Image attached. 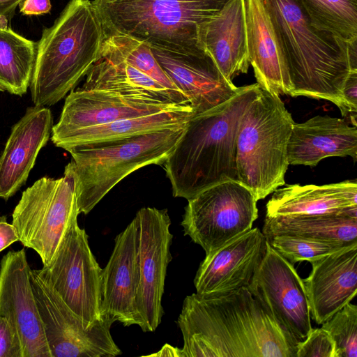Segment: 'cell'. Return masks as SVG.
I'll return each mask as SVG.
<instances>
[{"label": "cell", "mask_w": 357, "mask_h": 357, "mask_svg": "<svg viewBox=\"0 0 357 357\" xmlns=\"http://www.w3.org/2000/svg\"><path fill=\"white\" fill-rule=\"evenodd\" d=\"M177 324L183 339L182 357H296L299 342L248 287L187 296Z\"/></svg>", "instance_id": "cell-1"}, {"label": "cell", "mask_w": 357, "mask_h": 357, "mask_svg": "<svg viewBox=\"0 0 357 357\" xmlns=\"http://www.w3.org/2000/svg\"><path fill=\"white\" fill-rule=\"evenodd\" d=\"M280 40L292 97L331 101L342 112V89L357 70V42L314 27L300 0H263Z\"/></svg>", "instance_id": "cell-2"}, {"label": "cell", "mask_w": 357, "mask_h": 357, "mask_svg": "<svg viewBox=\"0 0 357 357\" xmlns=\"http://www.w3.org/2000/svg\"><path fill=\"white\" fill-rule=\"evenodd\" d=\"M259 87L257 83L241 86L225 102L189 119L163 163L174 197L188 200L218 183L238 181V127Z\"/></svg>", "instance_id": "cell-3"}, {"label": "cell", "mask_w": 357, "mask_h": 357, "mask_svg": "<svg viewBox=\"0 0 357 357\" xmlns=\"http://www.w3.org/2000/svg\"><path fill=\"white\" fill-rule=\"evenodd\" d=\"M105 29L93 1L70 0L36 43L30 90L34 105L63 99L101 59Z\"/></svg>", "instance_id": "cell-4"}, {"label": "cell", "mask_w": 357, "mask_h": 357, "mask_svg": "<svg viewBox=\"0 0 357 357\" xmlns=\"http://www.w3.org/2000/svg\"><path fill=\"white\" fill-rule=\"evenodd\" d=\"M185 125L68 149L73 159L66 167L74 177L79 214H88L133 172L147 165L163 164Z\"/></svg>", "instance_id": "cell-5"}, {"label": "cell", "mask_w": 357, "mask_h": 357, "mask_svg": "<svg viewBox=\"0 0 357 357\" xmlns=\"http://www.w3.org/2000/svg\"><path fill=\"white\" fill-rule=\"evenodd\" d=\"M294 123L279 95L259 86L241 116L236 155L238 181L257 201L285 184Z\"/></svg>", "instance_id": "cell-6"}, {"label": "cell", "mask_w": 357, "mask_h": 357, "mask_svg": "<svg viewBox=\"0 0 357 357\" xmlns=\"http://www.w3.org/2000/svg\"><path fill=\"white\" fill-rule=\"evenodd\" d=\"M227 1L93 0L106 33H121L148 43L178 47H202L201 28Z\"/></svg>", "instance_id": "cell-7"}, {"label": "cell", "mask_w": 357, "mask_h": 357, "mask_svg": "<svg viewBox=\"0 0 357 357\" xmlns=\"http://www.w3.org/2000/svg\"><path fill=\"white\" fill-rule=\"evenodd\" d=\"M78 215L74 177L65 167L63 177H43L22 192L13 212L12 224L19 241L36 251L46 266Z\"/></svg>", "instance_id": "cell-8"}, {"label": "cell", "mask_w": 357, "mask_h": 357, "mask_svg": "<svg viewBox=\"0 0 357 357\" xmlns=\"http://www.w3.org/2000/svg\"><path fill=\"white\" fill-rule=\"evenodd\" d=\"M188 201L181 226L206 255L250 229L258 218L257 200L237 180L218 183Z\"/></svg>", "instance_id": "cell-9"}, {"label": "cell", "mask_w": 357, "mask_h": 357, "mask_svg": "<svg viewBox=\"0 0 357 357\" xmlns=\"http://www.w3.org/2000/svg\"><path fill=\"white\" fill-rule=\"evenodd\" d=\"M38 272L86 324L93 326L102 320V269L90 249L88 235L77 224V218L68 225L50 264Z\"/></svg>", "instance_id": "cell-10"}, {"label": "cell", "mask_w": 357, "mask_h": 357, "mask_svg": "<svg viewBox=\"0 0 357 357\" xmlns=\"http://www.w3.org/2000/svg\"><path fill=\"white\" fill-rule=\"evenodd\" d=\"M29 278L52 357H114L122 354L110 333L111 318L89 326L31 269Z\"/></svg>", "instance_id": "cell-11"}, {"label": "cell", "mask_w": 357, "mask_h": 357, "mask_svg": "<svg viewBox=\"0 0 357 357\" xmlns=\"http://www.w3.org/2000/svg\"><path fill=\"white\" fill-rule=\"evenodd\" d=\"M248 289L266 312L299 342L312 329L303 280L294 264L267 241L264 256Z\"/></svg>", "instance_id": "cell-12"}, {"label": "cell", "mask_w": 357, "mask_h": 357, "mask_svg": "<svg viewBox=\"0 0 357 357\" xmlns=\"http://www.w3.org/2000/svg\"><path fill=\"white\" fill-rule=\"evenodd\" d=\"M137 231L139 284L138 310L144 332L154 331L163 314L162 297L172 259L171 220L167 209L144 207L134 218Z\"/></svg>", "instance_id": "cell-13"}, {"label": "cell", "mask_w": 357, "mask_h": 357, "mask_svg": "<svg viewBox=\"0 0 357 357\" xmlns=\"http://www.w3.org/2000/svg\"><path fill=\"white\" fill-rule=\"evenodd\" d=\"M149 44L162 69L189 100L194 115L218 106L238 91L239 87L223 76L204 47Z\"/></svg>", "instance_id": "cell-14"}, {"label": "cell", "mask_w": 357, "mask_h": 357, "mask_svg": "<svg viewBox=\"0 0 357 357\" xmlns=\"http://www.w3.org/2000/svg\"><path fill=\"white\" fill-rule=\"evenodd\" d=\"M24 248L10 251L0 261V317L20 338L23 357H52L32 290Z\"/></svg>", "instance_id": "cell-15"}, {"label": "cell", "mask_w": 357, "mask_h": 357, "mask_svg": "<svg viewBox=\"0 0 357 357\" xmlns=\"http://www.w3.org/2000/svg\"><path fill=\"white\" fill-rule=\"evenodd\" d=\"M266 248V236L252 227L206 255L194 279L196 293L223 294L248 287Z\"/></svg>", "instance_id": "cell-16"}, {"label": "cell", "mask_w": 357, "mask_h": 357, "mask_svg": "<svg viewBox=\"0 0 357 357\" xmlns=\"http://www.w3.org/2000/svg\"><path fill=\"white\" fill-rule=\"evenodd\" d=\"M139 275L138 241L135 220L115 238L110 258L102 269L101 316L119 321L125 326L142 321L138 310Z\"/></svg>", "instance_id": "cell-17"}, {"label": "cell", "mask_w": 357, "mask_h": 357, "mask_svg": "<svg viewBox=\"0 0 357 357\" xmlns=\"http://www.w3.org/2000/svg\"><path fill=\"white\" fill-rule=\"evenodd\" d=\"M183 105H190L164 103L82 87L73 89L65 100L59 121L53 125L51 139L54 142L78 129L156 113Z\"/></svg>", "instance_id": "cell-18"}, {"label": "cell", "mask_w": 357, "mask_h": 357, "mask_svg": "<svg viewBox=\"0 0 357 357\" xmlns=\"http://www.w3.org/2000/svg\"><path fill=\"white\" fill-rule=\"evenodd\" d=\"M303 280L311 318L321 325L350 303L357 292V243L310 262Z\"/></svg>", "instance_id": "cell-19"}, {"label": "cell", "mask_w": 357, "mask_h": 357, "mask_svg": "<svg viewBox=\"0 0 357 357\" xmlns=\"http://www.w3.org/2000/svg\"><path fill=\"white\" fill-rule=\"evenodd\" d=\"M52 127L50 109L37 105L28 107L13 126L0 155V198L8 199L25 183Z\"/></svg>", "instance_id": "cell-20"}, {"label": "cell", "mask_w": 357, "mask_h": 357, "mask_svg": "<svg viewBox=\"0 0 357 357\" xmlns=\"http://www.w3.org/2000/svg\"><path fill=\"white\" fill-rule=\"evenodd\" d=\"M247 46L257 83L278 95H289L283 49L263 0H245Z\"/></svg>", "instance_id": "cell-21"}, {"label": "cell", "mask_w": 357, "mask_h": 357, "mask_svg": "<svg viewBox=\"0 0 357 357\" xmlns=\"http://www.w3.org/2000/svg\"><path fill=\"white\" fill-rule=\"evenodd\" d=\"M289 165L316 166L332 156L357 159V128L346 120L317 115L294 123L287 146Z\"/></svg>", "instance_id": "cell-22"}, {"label": "cell", "mask_w": 357, "mask_h": 357, "mask_svg": "<svg viewBox=\"0 0 357 357\" xmlns=\"http://www.w3.org/2000/svg\"><path fill=\"white\" fill-rule=\"evenodd\" d=\"M199 42L230 82L247 73L250 61L247 46L245 0H228L201 28Z\"/></svg>", "instance_id": "cell-23"}, {"label": "cell", "mask_w": 357, "mask_h": 357, "mask_svg": "<svg viewBox=\"0 0 357 357\" xmlns=\"http://www.w3.org/2000/svg\"><path fill=\"white\" fill-rule=\"evenodd\" d=\"M266 205V216L342 214L357 217V182L284 185Z\"/></svg>", "instance_id": "cell-24"}, {"label": "cell", "mask_w": 357, "mask_h": 357, "mask_svg": "<svg viewBox=\"0 0 357 357\" xmlns=\"http://www.w3.org/2000/svg\"><path fill=\"white\" fill-rule=\"evenodd\" d=\"M194 115L190 105L119 119L72 131L52 142L57 147L70 148L91 143L123 139L135 135L185 126Z\"/></svg>", "instance_id": "cell-25"}, {"label": "cell", "mask_w": 357, "mask_h": 357, "mask_svg": "<svg viewBox=\"0 0 357 357\" xmlns=\"http://www.w3.org/2000/svg\"><path fill=\"white\" fill-rule=\"evenodd\" d=\"M82 88L164 103L190 105L188 100L169 91L126 62L115 59H99L86 75Z\"/></svg>", "instance_id": "cell-26"}, {"label": "cell", "mask_w": 357, "mask_h": 357, "mask_svg": "<svg viewBox=\"0 0 357 357\" xmlns=\"http://www.w3.org/2000/svg\"><path fill=\"white\" fill-rule=\"evenodd\" d=\"M266 238L287 235L350 245L357 242V217L342 214L265 216Z\"/></svg>", "instance_id": "cell-27"}, {"label": "cell", "mask_w": 357, "mask_h": 357, "mask_svg": "<svg viewBox=\"0 0 357 357\" xmlns=\"http://www.w3.org/2000/svg\"><path fill=\"white\" fill-rule=\"evenodd\" d=\"M36 43L0 26V91L22 96L30 86Z\"/></svg>", "instance_id": "cell-28"}, {"label": "cell", "mask_w": 357, "mask_h": 357, "mask_svg": "<svg viewBox=\"0 0 357 357\" xmlns=\"http://www.w3.org/2000/svg\"><path fill=\"white\" fill-rule=\"evenodd\" d=\"M101 58L123 61L149 76L169 91L188 100L162 69L150 45L146 41L128 34L105 32L101 48Z\"/></svg>", "instance_id": "cell-29"}, {"label": "cell", "mask_w": 357, "mask_h": 357, "mask_svg": "<svg viewBox=\"0 0 357 357\" xmlns=\"http://www.w3.org/2000/svg\"><path fill=\"white\" fill-rule=\"evenodd\" d=\"M312 25L349 44L357 42V0H300Z\"/></svg>", "instance_id": "cell-30"}, {"label": "cell", "mask_w": 357, "mask_h": 357, "mask_svg": "<svg viewBox=\"0 0 357 357\" xmlns=\"http://www.w3.org/2000/svg\"><path fill=\"white\" fill-rule=\"evenodd\" d=\"M266 240L279 254L292 264L302 261L310 263L349 245L287 235L272 236L266 238Z\"/></svg>", "instance_id": "cell-31"}, {"label": "cell", "mask_w": 357, "mask_h": 357, "mask_svg": "<svg viewBox=\"0 0 357 357\" xmlns=\"http://www.w3.org/2000/svg\"><path fill=\"white\" fill-rule=\"evenodd\" d=\"M335 342L337 357H357V306L351 302L321 324Z\"/></svg>", "instance_id": "cell-32"}, {"label": "cell", "mask_w": 357, "mask_h": 357, "mask_svg": "<svg viewBox=\"0 0 357 357\" xmlns=\"http://www.w3.org/2000/svg\"><path fill=\"white\" fill-rule=\"evenodd\" d=\"M296 357H337L335 344L324 328L312 329L297 346Z\"/></svg>", "instance_id": "cell-33"}, {"label": "cell", "mask_w": 357, "mask_h": 357, "mask_svg": "<svg viewBox=\"0 0 357 357\" xmlns=\"http://www.w3.org/2000/svg\"><path fill=\"white\" fill-rule=\"evenodd\" d=\"M0 357H23L22 343L15 328L0 317Z\"/></svg>", "instance_id": "cell-34"}, {"label": "cell", "mask_w": 357, "mask_h": 357, "mask_svg": "<svg viewBox=\"0 0 357 357\" xmlns=\"http://www.w3.org/2000/svg\"><path fill=\"white\" fill-rule=\"evenodd\" d=\"M344 108L342 116L351 119L356 126L357 113V70H352L347 78L342 89Z\"/></svg>", "instance_id": "cell-35"}, {"label": "cell", "mask_w": 357, "mask_h": 357, "mask_svg": "<svg viewBox=\"0 0 357 357\" xmlns=\"http://www.w3.org/2000/svg\"><path fill=\"white\" fill-rule=\"evenodd\" d=\"M19 7L23 15H37L50 13L52 5L50 0H24Z\"/></svg>", "instance_id": "cell-36"}, {"label": "cell", "mask_w": 357, "mask_h": 357, "mask_svg": "<svg viewBox=\"0 0 357 357\" xmlns=\"http://www.w3.org/2000/svg\"><path fill=\"white\" fill-rule=\"evenodd\" d=\"M18 241L19 237L13 224L7 222L6 216H0V252Z\"/></svg>", "instance_id": "cell-37"}, {"label": "cell", "mask_w": 357, "mask_h": 357, "mask_svg": "<svg viewBox=\"0 0 357 357\" xmlns=\"http://www.w3.org/2000/svg\"><path fill=\"white\" fill-rule=\"evenodd\" d=\"M24 0H0V26L7 27L16 8Z\"/></svg>", "instance_id": "cell-38"}, {"label": "cell", "mask_w": 357, "mask_h": 357, "mask_svg": "<svg viewBox=\"0 0 357 357\" xmlns=\"http://www.w3.org/2000/svg\"><path fill=\"white\" fill-rule=\"evenodd\" d=\"M149 356L182 357L181 349L165 344L160 351Z\"/></svg>", "instance_id": "cell-39"}]
</instances>
